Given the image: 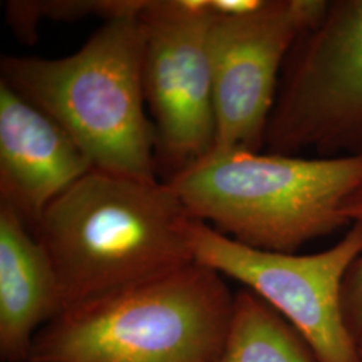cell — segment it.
<instances>
[{
  "instance_id": "7c38bea8",
  "label": "cell",
  "mask_w": 362,
  "mask_h": 362,
  "mask_svg": "<svg viewBox=\"0 0 362 362\" xmlns=\"http://www.w3.org/2000/svg\"><path fill=\"white\" fill-rule=\"evenodd\" d=\"M342 215L351 224L362 228V184L348 196L342 206ZM341 308L350 337L362 345V254L353 262L341 288Z\"/></svg>"
},
{
  "instance_id": "30bf717a",
  "label": "cell",
  "mask_w": 362,
  "mask_h": 362,
  "mask_svg": "<svg viewBox=\"0 0 362 362\" xmlns=\"http://www.w3.org/2000/svg\"><path fill=\"white\" fill-rule=\"evenodd\" d=\"M62 311L52 260L25 220L0 203V360L27 362L39 326Z\"/></svg>"
},
{
  "instance_id": "6da1fadb",
  "label": "cell",
  "mask_w": 362,
  "mask_h": 362,
  "mask_svg": "<svg viewBox=\"0 0 362 362\" xmlns=\"http://www.w3.org/2000/svg\"><path fill=\"white\" fill-rule=\"evenodd\" d=\"M194 220L167 181L93 168L30 231L52 260L65 311L194 263Z\"/></svg>"
},
{
  "instance_id": "8992f818",
  "label": "cell",
  "mask_w": 362,
  "mask_h": 362,
  "mask_svg": "<svg viewBox=\"0 0 362 362\" xmlns=\"http://www.w3.org/2000/svg\"><path fill=\"white\" fill-rule=\"evenodd\" d=\"M189 246L196 263L243 284L279 311L308 341L317 362H360L341 308L344 278L362 254L360 226L351 224L322 252L298 255L240 245L194 219Z\"/></svg>"
},
{
  "instance_id": "5b68a950",
  "label": "cell",
  "mask_w": 362,
  "mask_h": 362,
  "mask_svg": "<svg viewBox=\"0 0 362 362\" xmlns=\"http://www.w3.org/2000/svg\"><path fill=\"white\" fill-rule=\"evenodd\" d=\"M267 153L362 156V0H332L287 55Z\"/></svg>"
},
{
  "instance_id": "ba28073f",
  "label": "cell",
  "mask_w": 362,
  "mask_h": 362,
  "mask_svg": "<svg viewBox=\"0 0 362 362\" xmlns=\"http://www.w3.org/2000/svg\"><path fill=\"white\" fill-rule=\"evenodd\" d=\"M326 0H266L255 13L215 16L209 28L216 139L212 151L260 152L278 73Z\"/></svg>"
},
{
  "instance_id": "277c9868",
  "label": "cell",
  "mask_w": 362,
  "mask_h": 362,
  "mask_svg": "<svg viewBox=\"0 0 362 362\" xmlns=\"http://www.w3.org/2000/svg\"><path fill=\"white\" fill-rule=\"evenodd\" d=\"M233 306L223 275L194 262L62 311L27 362H219Z\"/></svg>"
},
{
  "instance_id": "4fadbf2b",
  "label": "cell",
  "mask_w": 362,
  "mask_h": 362,
  "mask_svg": "<svg viewBox=\"0 0 362 362\" xmlns=\"http://www.w3.org/2000/svg\"><path fill=\"white\" fill-rule=\"evenodd\" d=\"M39 22L52 21H77L90 15L100 16L101 0H50L33 1Z\"/></svg>"
},
{
  "instance_id": "9c48e42d",
  "label": "cell",
  "mask_w": 362,
  "mask_h": 362,
  "mask_svg": "<svg viewBox=\"0 0 362 362\" xmlns=\"http://www.w3.org/2000/svg\"><path fill=\"white\" fill-rule=\"evenodd\" d=\"M93 169L52 117L0 82V203L33 230L45 209Z\"/></svg>"
},
{
  "instance_id": "8fae6325",
  "label": "cell",
  "mask_w": 362,
  "mask_h": 362,
  "mask_svg": "<svg viewBox=\"0 0 362 362\" xmlns=\"http://www.w3.org/2000/svg\"><path fill=\"white\" fill-rule=\"evenodd\" d=\"M219 362H317L308 341L254 291L233 296V314Z\"/></svg>"
},
{
  "instance_id": "7a4b0ae2",
  "label": "cell",
  "mask_w": 362,
  "mask_h": 362,
  "mask_svg": "<svg viewBox=\"0 0 362 362\" xmlns=\"http://www.w3.org/2000/svg\"><path fill=\"white\" fill-rule=\"evenodd\" d=\"M165 181L194 219L240 245L297 254L350 226L342 206L362 184V156L211 151Z\"/></svg>"
},
{
  "instance_id": "3957f363",
  "label": "cell",
  "mask_w": 362,
  "mask_h": 362,
  "mask_svg": "<svg viewBox=\"0 0 362 362\" xmlns=\"http://www.w3.org/2000/svg\"><path fill=\"white\" fill-rule=\"evenodd\" d=\"M145 43L140 18L109 21L67 57H3L0 82L52 117L93 168L156 181L155 129L145 115Z\"/></svg>"
},
{
  "instance_id": "5bb4252c",
  "label": "cell",
  "mask_w": 362,
  "mask_h": 362,
  "mask_svg": "<svg viewBox=\"0 0 362 362\" xmlns=\"http://www.w3.org/2000/svg\"><path fill=\"white\" fill-rule=\"evenodd\" d=\"M358 357H360V362H362V345L358 346Z\"/></svg>"
},
{
  "instance_id": "52a82bcc",
  "label": "cell",
  "mask_w": 362,
  "mask_h": 362,
  "mask_svg": "<svg viewBox=\"0 0 362 362\" xmlns=\"http://www.w3.org/2000/svg\"><path fill=\"white\" fill-rule=\"evenodd\" d=\"M140 19L146 33L145 101L161 158L173 175L215 146L209 52L215 15L211 0H148Z\"/></svg>"
}]
</instances>
